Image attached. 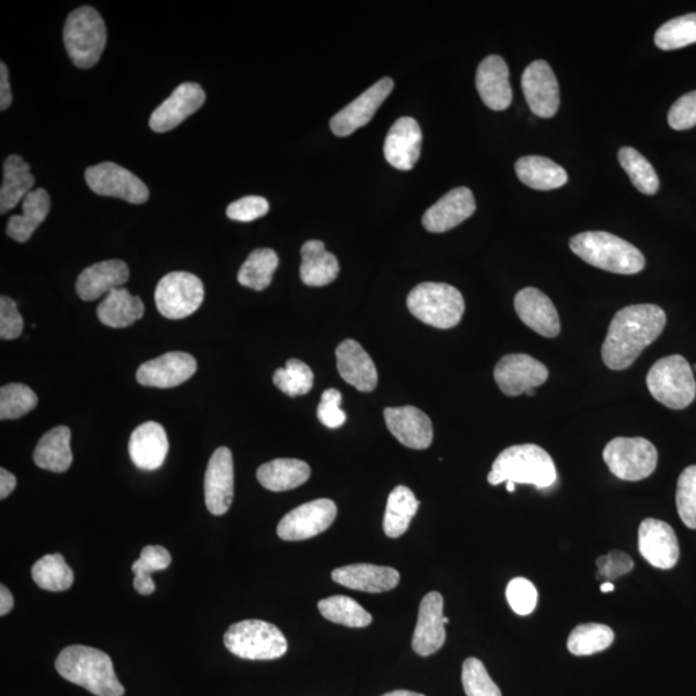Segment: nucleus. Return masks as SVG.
<instances>
[{"instance_id": "45", "label": "nucleus", "mask_w": 696, "mask_h": 696, "mask_svg": "<svg viewBox=\"0 0 696 696\" xmlns=\"http://www.w3.org/2000/svg\"><path fill=\"white\" fill-rule=\"evenodd\" d=\"M272 381L281 393L290 397L302 396L313 388L314 373L303 361L290 359L286 368H280L274 373Z\"/></svg>"}, {"instance_id": "30", "label": "nucleus", "mask_w": 696, "mask_h": 696, "mask_svg": "<svg viewBox=\"0 0 696 696\" xmlns=\"http://www.w3.org/2000/svg\"><path fill=\"white\" fill-rule=\"evenodd\" d=\"M301 279L309 287H324L335 281L339 264L335 255L325 250L321 241H309L301 250Z\"/></svg>"}, {"instance_id": "8", "label": "nucleus", "mask_w": 696, "mask_h": 696, "mask_svg": "<svg viewBox=\"0 0 696 696\" xmlns=\"http://www.w3.org/2000/svg\"><path fill=\"white\" fill-rule=\"evenodd\" d=\"M647 383L652 397L666 408L683 410L695 401L693 368L681 355L658 360L648 373Z\"/></svg>"}, {"instance_id": "5", "label": "nucleus", "mask_w": 696, "mask_h": 696, "mask_svg": "<svg viewBox=\"0 0 696 696\" xmlns=\"http://www.w3.org/2000/svg\"><path fill=\"white\" fill-rule=\"evenodd\" d=\"M106 42L105 21L92 7L84 5L69 14L63 27V43L77 68H93L103 56Z\"/></svg>"}, {"instance_id": "50", "label": "nucleus", "mask_w": 696, "mask_h": 696, "mask_svg": "<svg viewBox=\"0 0 696 696\" xmlns=\"http://www.w3.org/2000/svg\"><path fill=\"white\" fill-rule=\"evenodd\" d=\"M270 205L263 197L250 195L239 199L228 207L227 214L230 220L239 222H252L267 214Z\"/></svg>"}, {"instance_id": "37", "label": "nucleus", "mask_w": 696, "mask_h": 696, "mask_svg": "<svg viewBox=\"0 0 696 696\" xmlns=\"http://www.w3.org/2000/svg\"><path fill=\"white\" fill-rule=\"evenodd\" d=\"M419 509V500L409 488L401 487L391 491L384 512L383 529L390 538H398L408 531L411 519Z\"/></svg>"}, {"instance_id": "4", "label": "nucleus", "mask_w": 696, "mask_h": 696, "mask_svg": "<svg viewBox=\"0 0 696 696\" xmlns=\"http://www.w3.org/2000/svg\"><path fill=\"white\" fill-rule=\"evenodd\" d=\"M570 250L584 263L608 272L635 275L645 267V257L635 245L605 231H587L572 236Z\"/></svg>"}, {"instance_id": "6", "label": "nucleus", "mask_w": 696, "mask_h": 696, "mask_svg": "<svg viewBox=\"0 0 696 696\" xmlns=\"http://www.w3.org/2000/svg\"><path fill=\"white\" fill-rule=\"evenodd\" d=\"M406 303L418 321L439 329L459 325L466 309L460 290L444 282H422L411 290Z\"/></svg>"}, {"instance_id": "42", "label": "nucleus", "mask_w": 696, "mask_h": 696, "mask_svg": "<svg viewBox=\"0 0 696 696\" xmlns=\"http://www.w3.org/2000/svg\"><path fill=\"white\" fill-rule=\"evenodd\" d=\"M317 606L326 620L340 626L362 628L372 623V615L351 598L332 596L322 600Z\"/></svg>"}, {"instance_id": "16", "label": "nucleus", "mask_w": 696, "mask_h": 696, "mask_svg": "<svg viewBox=\"0 0 696 696\" xmlns=\"http://www.w3.org/2000/svg\"><path fill=\"white\" fill-rule=\"evenodd\" d=\"M638 550L652 567L669 570L676 567L680 545L676 533L666 522L647 519L638 529Z\"/></svg>"}, {"instance_id": "29", "label": "nucleus", "mask_w": 696, "mask_h": 696, "mask_svg": "<svg viewBox=\"0 0 696 696\" xmlns=\"http://www.w3.org/2000/svg\"><path fill=\"white\" fill-rule=\"evenodd\" d=\"M332 578L347 589L368 593L387 592L401 582V575L394 568L372 564L347 565L333 571Z\"/></svg>"}, {"instance_id": "20", "label": "nucleus", "mask_w": 696, "mask_h": 696, "mask_svg": "<svg viewBox=\"0 0 696 696\" xmlns=\"http://www.w3.org/2000/svg\"><path fill=\"white\" fill-rule=\"evenodd\" d=\"M444 599L438 592L426 594L420 603L418 622L411 647L420 657H430L444 647L446 640L444 623Z\"/></svg>"}, {"instance_id": "61", "label": "nucleus", "mask_w": 696, "mask_h": 696, "mask_svg": "<svg viewBox=\"0 0 696 696\" xmlns=\"http://www.w3.org/2000/svg\"><path fill=\"white\" fill-rule=\"evenodd\" d=\"M444 623H445V625H448V623H449V619L446 618V616L444 618Z\"/></svg>"}, {"instance_id": "44", "label": "nucleus", "mask_w": 696, "mask_h": 696, "mask_svg": "<svg viewBox=\"0 0 696 696\" xmlns=\"http://www.w3.org/2000/svg\"><path fill=\"white\" fill-rule=\"evenodd\" d=\"M656 45L663 50L685 48L696 43V13L669 21L658 28Z\"/></svg>"}, {"instance_id": "36", "label": "nucleus", "mask_w": 696, "mask_h": 696, "mask_svg": "<svg viewBox=\"0 0 696 696\" xmlns=\"http://www.w3.org/2000/svg\"><path fill=\"white\" fill-rule=\"evenodd\" d=\"M70 440L71 432L67 426H58L48 431L35 448L36 466L57 474L68 471L72 463Z\"/></svg>"}, {"instance_id": "49", "label": "nucleus", "mask_w": 696, "mask_h": 696, "mask_svg": "<svg viewBox=\"0 0 696 696\" xmlns=\"http://www.w3.org/2000/svg\"><path fill=\"white\" fill-rule=\"evenodd\" d=\"M507 601L514 613L526 616L535 611L538 604V591L535 585L525 578H514L506 590Z\"/></svg>"}, {"instance_id": "14", "label": "nucleus", "mask_w": 696, "mask_h": 696, "mask_svg": "<svg viewBox=\"0 0 696 696\" xmlns=\"http://www.w3.org/2000/svg\"><path fill=\"white\" fill-rule=\"evenodd\" d=\"M521 86L533 114L545 119L556 115L560 106V89L548 62L538 60L529 65L522 74Z\"/></svg>"}, {"instance_id": "51", "label": "nucleus", "mask_w": 696, "mask_h": 696, "mask_svg": "<svg viewBox=\"0 0 696 696\" xmlns=\"http://www.w3.org/2000/svg\"><path fill=\"white\" fill-rule=\"evenodd\" d=\"M343 395L336 388L324 391L322 403L318 404L317 418L328 429H339L346 424V413L340 409Z\"/></svg>"}, {"instance_id": "53", "label": "nucleus", "mask_w": 696, "mask_h": 696, "mask_svg": "<svg viewBox=\"0 0 696 696\" xmlns=\"http://www.w3.org/2000/svg\"><path fill=\"white\" fill-rule=\"evenodd\" d=\"M24 318L20 314L16 302L10 297L0 299V338L3 340L16 339L23 335Z\"/></svg>"}, {"instance_id": "54", "label": "nucleus", "mask_w": 696, "mask_h": 696, "mask_svg": "<svg viewBox=\"0 0 696 696\" xmlns=\"http://www.w3.org/2000/svg\"><path fill=\"white\" fill-rule=\"evenodd\" d=\"M669 125L674 130H686L696 126V91L684 94L673 104L669 113Z\"/></svg>"}, {"instance_id": "34", "label": "nucleus", "mask_w": 696, "mask_h": 696, "mask_svg": "<svg viewBox=\"0 0 696 696\" xmlns=\"http://www.w3.org/2000/svg\"><path fill=\"white\" fill-rule=\"evenodd\" d=\"M50 209L49 194L36 188L23 200V214L12 216L7 224V235L19 243H26L36 229L47 220Z\"/></svg>"}, {"instance_id": "35", "label": "nucleus", "mask_w": 696, "mask_h": 696, "mask_svg": "<svg viewBox=\"0 0 696 696\" xmlns=\"http://www.w3.org/2000/svg\"><path fill=\"white\" fill-rule=\"evenodd\" d=\"M311 468L300 460H275L263 464L257 478L264 488L271 491H288L301 487L309 480Z\"/></svg>"}, {"instance_id": "38", "label": "nucleus", "mask_w": 696, "mask_h": 696, "mask_svg": "<svg viewBox=\"0 0 696 696\" xmlns=\"http://www.w3.org/2000/svg\"><path fill=\"white\" fill-rule=\"evenodd\" d=\"M279 266V257L272 250L253 251L241 267L237 280L243 287L264 290L271 285L274 274Z\"/></svg>"}, {"instance_id": "21", "label": "nucleus", "mask_w": 696, "mask_h": 696, "mask_svg": "<svg viewBox=\"0 0 696 696\" xmlns=\"http://www.w3.org/2000/svg\"><path fill=\"white\" fill-rule=\"evenodd\" d=\"M514 310L521 322L542 337L560 335L561 323L549 297L536 288H524L514 297Z\"/></svg>"}, {"instance_id": "56", "label": "nucleus", "mask_w": 696, "mask_h": 696, "mask_svg": "<svg viewBox=\"0 0 696 696\" xmlns=\"http://www.w3.org/2000/svg\"><path fill=\"white\" fill-rule=\"evenodd\" d=\"M18 478L5 468L0 469V498L5 499L16 488Z\"/></svg>"}, {"instance_id": "59", "label": "nucleus", "mask_w": 696, "mask_h": 696, "mask_svg": "<svg viewBox=\"0 0 696 696\" xmlns=\"http://www.w3.org/2000/svg\"><path fill=\"white\" fill-rule=\"evenodd\" d=\"M600 590L603 593H608V592H613L615 590V587L611 582H604L603 584H601Z\"/></svg>"}, {"instance_id": "43", "label": "nucleus", "mask_w": 696, "mask_h": 696, "mask_svg": "<svg viewBox=\"0 0 696 696\" xmlns=\"http://www.w3.org/2000/svg\"><path fill=\"white\" fill-rule=\"evenodd\" d=\"M618 158L623 170L626 171L638 192L645 195L657 194L659 177L647 158L633 148H622Z\"/></svg>"}, {"instance_id": "22", "label": "nucleus", "mask_w": 696, "mask_h": 696, "mask_svg": "<svg viewBox=\"0 0 696 696\" xmlns=\"http://www.w3.org/2000/svg\"><path fill=\"white\" fill-rule=\"evenodd\" d=\"M384 420L391 433L406 448L424 451L433 440V427L429 416L416 406L384 409Z\"/></svg>"}, {"instance_id": "3", "label": "nucleus", "mask_w": 696, "mask_h": 696, "mask_svg": "<svg viewBox=\"0 0 696 696\" xmlns=\"http://www.w3.org/2000/svg\"><path fill=\"white\" fill-rule=\"evenodd\" d=\"M557 469L553 456L535 444L513 445L497 456L488 482L499 485L507 482L534 485L538 489L553 487Z\"/></svg>"}, {"instance_id": "17", "label": "nucleus", "mask_w": 696, "mask_h": 696, "mask_svg": "<svg viewBox=\"0 0 696 696\" xmlns=\"http://www.w3.org/2000/svg\"><path fill=\"white\" fill-rule=\"evenodd\" d=\"M206 504L210 513L221 517L234 500V461L229 448H219L210 456L205 478Z\"/></svg>"}, {"instance_id": "28", "label": "nucleus", "mask_w": 696, "mask_h": 696, "mask_svg": "<svg viewBox=\"0 0 696 696\" xmlns=\"http://www.w3.org/2000/svg\"><path fill=\"white\" fill-rule=\"evenodd\" d=\"M129 280L125 260L108 259L86 267L77 280V293L83 301H96Z\"/></svg>"}, {"instance_id": "48", "label": "nucleus", "mask_w": 696, "mask_h": 696, "mask_svg": "<svg viewBox=\"0 0 696 696\" xmlns=\"http://www.w3.org/2000/svg\"><path fill=\"white\" fill-rule=\"evenodd\" d=\"M676 504L681 520L696 531V466L687 467L680 475Z\"/></svg>"}, {"instance_id": "27", "label": "nucleus", "mask_w": 696, "mask_h": 696, "mask_svg": "<svg viewBox=\"0 0 696 696\" xmlns=\"http://www.w3.org/2000/svg\"><path fill=\"white\" fill-rule=\"evenodd\" d=\"M130 460L143 471H155L163 466L169 455L170 442L164 427L158 422H144L137 427L128 445Z\"/></svg>"}, {"instance_id": "26", "label": "nucleus", "mask_w": 696, "mask_h": 696, "mask_svg": "<svg viewBox=\"0 0 696 696\" xmlns=\"http://www.w3.org/2000/svg\"><path fill=\"white\" fill-rule=\"evenodd\" d=\"M337 368L340 376L361 393H372L379 384L374 361L357 340L346 339L337 347Z\"/></svg>"}, {"instance_id": "1", "label": "nucleus", "mask_w": 696, "mask_h": 696, "mask_svg": "<svg viewBox=\"0 0 696 696\" xmlns=\"http://www.w3.org/2000/svg\"><path fill=\"white\" fill-rule=\"evenodd\" d=\"M665 324L664 310L657 304H633L618 311L601 350L605 366L612 371H625L662 335Z\"/></svg>"}, {"instance_id": "13", "label": "nucleus", "mask_w": 696, "mask_h": 696, "mask_svg": "<svg viewBox=\"0 0 696 696\" xmlns=\"http://www.w3.org/2000/svg\"><path fill=\"white\" fill-rule=\"evenodd\" d=\"M548 375V369L543 362L525 353L506 355L495 368L498 387L511 397L542 386L547 382Z\"/></svg>"}, {"instance_id": "40", "label": "nucleus", "mask_w": 696, "mask_h": 696, "mask_svg": "<svg viewBox=\"0 0 696 696\" xmlns=\"http://www.w3.org/2000/svg\"><path fill=\"white\" fill-rule=\"evenodd\" d=\"M615 635L611 627L599 623H585L571 630L568 649L572 656H593L611 648Z\"/></svg>"}, {"instance_id": "46", "label": "nucleus", "mask_w": 696, "mask_h": 696, "mask_svg": "<svg viewBox=\"0 0 696 696\" xmlns=\"http://www.w3.org/2000/svg\"><path fill=\"white\" fill-rule=\"evenodd\" d=\"M38 396L21 383L5 384L0 388V419H19L35 409Z\"/></svg>"}, {"instance_id": "18", "label": "nucleus", "mask_w": 696, "mask_h": 696, "mask_svg": "<svg viewBox=\"0 0 696 696\" xmlns=\"http://www.w3.org/2000/svg\"><path fill=\"white\" fill-rule=\"evenodd\" d=\"M198 362L186 352H169L144 362L137 371V382L147 387L172 388L197 373Z\"/></svg>"}, {"instance_id": "32", "label": "nucleus", "mask_w": 696, "mask_h": 696, "mask_svg": "<svg viewBox=\"0 0 696 696\" xmlns=\"http://www.w3.org/2000/svg\"><path fill=\"white\" fill-rule=\"evenodd\" d=\"M143 314L142 300L140 297L130 294L126 288L112 290L97 308L100 322L115 329L127 328L140 321Z\"/></svg>"}, {"instance_id": "7", "label": "nucleus", "mask_w": 696, "mask_h": 696, "mask_svg": "<svg viewBox=\"0 0 696 696\" xmlns=\"http://www.w3.org/2000/svg\"><path fill=\"white\" fill-rule=\"evenodd\" d=\"M224 647L246 661H274L287 654L288 642L281 630L258 619L232 625L223 637Z\"/></svg>"}, {"instance_id": "9", "label": "nucleus", "mask_w": 696, "mask_h": 696, "mask_svg": "<svg viewBox=\"0 0 696 696\" xmlns=\"http://www.w3.org/2000/svg\"><path fill=\"white\" fill-rule=\"evenodd\" d=\"M604 461L620 480L641 482L654 473L658 451L643 438H616L604 449Z\"/></svg>"}, {"instance_id": "2", "label": "nucleus", "mask_w": 696, "mask_h": 696, "mask_svg": "<svg viewBox=\"0 0 696 696\" xmlns=\"http://www.w3.org/2000/svg\"><path fill=\"white\" fill-rule=\"evenodd\" d=\"M56 670L69 683L96 696H123L126 691L116 677L112 658L98 649L65 648L56 659Z\"/></svg>"}, {"instance_id": "31", "label": "nucleus", "mask_w": 696, "mask_h": 696, "mask_svg": "<svg viewBox=\"0 0 696 696\" xmlns=\"http://www.w3.org/2000/svg\"><path fill=\"white\" fill-rule=\"evenodd\" d=\"M518 177L522 184L534 190L548 192L562 187L568 183V173L550 159L532 155L520 158L514 164Z\"/></svg>"}, {"instance_id": "23", "label": "nucleus", "mask_w": 696, "mask_h": 696, "mask_svg": "<svg viewBox=\"0 0 696 696\" xmlns=\"http://www.w3.org/2000/svg\"><path fill=\"white\" fill-rule=\"evenodd\" d=\"M475 210L476 201L473 192L467 187H456L427 209L422 223L427 231L441 234L469 219Z\"/></svg>"}, {"instance_id": "19", "label": "nucleus", "mask_w": 696, "mask_h": 696, "mask_svg": "<svg viewBox=\"0 0 696 696\" xmlns=\"http://www.w3.org/2000/svg\"><path fill=\"white\" fill-rule=\"evenodd\" d=\"M206 103V92L197 83H184L158 106L150 116L149 126L156 134L170 132Z\"/></svg>"}, {"instance_id": "60", "label": "nucleus", "mask_w": 696, "mask_h": 696, "mask_svg": "<svg viewBox=\"0 0 696 696\" xmlns=\"http://www.w3.org/2000/svg\"><path fill=\"white\" fill-rule=\"evenodd\" d=\"M506 488L507 490H509L510 492H513L514 490H517V484L512 483V482H507L506 483Z\"/></svg>"}, {"instance_id": "52", "label": "nucleus", "mask_w": 696, "mask_h": 696, "mask_svg": "<svg viewBox=\"0 0 696 696\" xmlns=\"http://www.w3.org/2000/svg\"><path fill=\"white\" fill-rule=\"evenodd\" d=\"M598 579L605 580V582H613L622 576L628 575L634 569L635 564L633 558L622 550L614 549L607 555L598 558Z\"/></svg>"}, {"instance_id": "15", "label": "nucleus", "mask_w": 696, "mask_h": 696, "mask_svg": "<svg viewBox=\"0 0 696 696\" xmlns=\"http://www.w3.org/2000/svg\"><path fill=\"white\" fill-rule=\"evenodd\" d=\"M393 90L394 81L391 78H383L373 84L350 105L333 116L330 120L333 134L338 137H347L367 126Z\"/></svg>"}, {"instance_id": "57", "label": "nucleus", "mask_w": 696, "mask_h": 696, "mask_svg": "<svg viewBox=\"0 0 696 696\" xmlns=\"http://www.w3.org/2000/svg\"><path fill=\"white\" fill-rule=\"evenodd\" d=\"M14 605L12 593L5 585H0V615L9 614Z\"/></svg>"}, {"instance_id": "41", "label": "nucleus", "mask_w": 696, "mask_h": 696, "mask_svg": "<svg viewBox=\"0 0 696 696\" xmlns=\"http://www.w3.org/2000/svg\"><path fill=\"white\" fill-rule=\"evenodd\" d=\"M172 556L170 550L162 546H148L142 549L139 560L135 561L132 571L135 572V590L142 596H150L155 592V583L151 575L155 571L169 569Z\"/></svg>"}, {"instance_id": "12", "label": "nucleus", "mask_w": 696, "mask_h": 696, "mask_svg": "<svg viewBox=\"0 0 696 696\" xmlns=\"http://www.w3.org/2000/svg\"><path fill=\"white\" fill-rule=\"evenodd\" d=\"M336 518L337 506L333 500L316 499L286 514L279 522L278 535L288 542L314 538L329 529Z\"/></svg>"}, {"instance_id": "33", "label": "nucleus", "mask_w": 696, "mask_h": 696, "mask_svg": "<svg viewBox=\"0 0 696 696\" xmlns=\"http://www.w3.org/2000/svg\"><path fill=\"white\" fill-rule=\"evenodd\" d=\"M35 177L28 165L20 155L5 159L3 165V183L0 188V213L10 212L33 192Z\"/></svg>"}, {"instance_id": "10", "label": "nucleus", "mask_w": 696, "mask_h": 696, "mask_svg": "<svg viewBox=\"0 0 696 696\" xmlns=\"http://www.w3.org/2000/svg\"><path fill=\"white\" fill-rule=\"evenodd\" d=\"M205 301V286L197 275L176 271L166 274L158 282L155 303L159 313L171 321H179L197 313Z\"/></svg>"}, {"instance_id": "55", "label": "nucleus", "mask_w": 696, "mask_h": 696, "mask_svg": "<svg viewBox=\"0 0 696 696\" xmlns=\"http://www.w3.org/2000/svg\"><path fill=\"white\" fill-rule=\"evenodd\" d=\"M12 91L10 84L9 68L4 62L0 63V111H9L12 105Z\"/></svg>"}, {"instance_id": "24", "label": "nucleus", "mask_w": 696, "mask_h": 696, "mask_svg": "<svg viewBox=\"0 0 696 696\" xmlns=\"http://www.w3.org/2000/svg\"><path fill=\"white\" fill-rule=\"evenodd\" d=\"M422 130L416 119L403 116L397 119L384 141V156L398 171L415 169L420 156Z\"/></svg>"}, {"instance_id": "47", "label": "nucleus", "mask_w": 696, "mask_h": 696, "mask_svg": "<svg viewBox=\"0 0 696 696\" xmlns=\"http://www.w3.org/2000/svg\"><path fill=\"white\" fill-rule=\"evenodd\" d=\"M462 684L467 696H502L484 663L477 658H468L463 663Z\"/></svg>"}, {"instance_id": "58", "label": "nucleus", "mask_w": 696, "mask_h": 696, "mask_svg": "<svg viewBox=\"0 0 696 696\" xmlns=\"http://www.w3.org/2000/svg\"><path fill=\"white\" fill-rule=\"evenodd\" d=\"M382 696H426V695L418 694V693H413V692H408V691H395V692H391V693L384 694Z\"/></svg>"}, {"instance_id": "39", "label": "nucleus", "mask_w": 696, "mask_h": 696, "mask_svg": "<svg viewBox=\"0 0 696 696\" xmlns=\"http://www.w3.org/2000/svg\"><path fill=\"white\" fill-rule=\"evenodd\" d=\"M36 585L50 592H62L74 583V572L60 554L46 555L36 561L32 570Z\"/></svg>"}, {"instance_id": "25", "label": "nucleus", "mask_w": 696, "mask_h": 696, "mask_svg": "<svg viewBox=\"0 0 696 696\" xmlns=\"http://www.w3.org/2000/svg\"><path fill=\"white\" fill-rule=\"evenodd\" d=\"M476 89L491 111L503 112L512 103L510 69L502 57L491 55L485 58L476 72Z\"/></svg>"}, {"instance_id": "11", "label": "nucleus", "mask_w": 696, "mask_h": 696, "mask_svg": "<svg viewBox=\"0 0 696 696\" xmlns=\"http://www.w3.org/2000/svg\"><path fill=\"white\" fill-rule=\"evenodd\" d=\"M85 183L101 197L119 198L130 205H143L150 197L142 179L112 162L90 166L85 171Z\"/></svg>"}, {"instance_id": "62", "label": "nucleus", "mask_w": 696, "mask_h": 696, "mask_svg": "<svg viewBox=\"0 0 696 696\" xmlns=\"http://www.w3.org/2000/svg\"><path fill=\"white\" fill-rule=\"evenodd\" d=\"M694 371L696 372V364L694 366Z\"/></svg>"}]
</instances>
